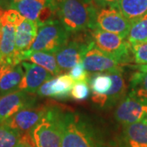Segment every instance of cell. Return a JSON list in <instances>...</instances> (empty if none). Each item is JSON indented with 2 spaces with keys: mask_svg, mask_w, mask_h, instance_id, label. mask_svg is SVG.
I'll return each mask as SVG.
<instances>
[{
  "mask_svg": "<svg viewBox=\"0 0 147 147\" xmlns=\"http://www.w3.org/2000/svg\"><path fill=\"white\" fill-rule=\"evenodd\" d=\"M61 147H110L85 116L61 109Z\"/></svg>",
  "mask_w": 147,
  "mask_h": 147,
  "instance_id": "obj_1",
  "label": "cell"
},
{
  "mask_svg": "<svg viewBox=\"0 0 147 147\" xmlns=\"http://www.w3.org/2000/svg\"><path fill=\"white\" fill-rule=\"evenodd\" d=\"M21 133L3 123H0V147H16Z\"/></svg>",
  "mask_w": 147,
  "mask_h": 147,
  "instance_id": "obj_25",
  "label": "cell"
},
{
  "mask_svg": "<svg viewBox=\"0 0 147 147\" xmlns=\"http://www.w3.org/2000/svg\"><path fill=\"white\" fill-rule=\"evenodd\" d=\"M69 74L70 75V77L72 78V79L75 83L88 82V80H89L88 74L84 67L83 62H80V63L77 64L76 65H74L73 68L69 70Z\"/></svg>",
  "mask_w": 147,
  "mask_h": 147,
  "instance_id": "obj_28",
  "label": "cell"
},
{
  "mask_svg": "<svg viewBox=\"0 0 147 147\" xmlns=\"http://www.w3.org/2000/svg\"><path fill=\"white\" fill-rule=\"evenodd\" d=\"M9 1V5L11 4V3H16L18 1H21V0H8Z\"/></svg>",
  "mask_w": 147,
  "mask_h": 147,
  "instance_id": "obj_34",
  "label": "cell"
},
{
  "mask_svg": "<svg viewBox=\"0 0 147 147\" xmlns=\"http://www.w3.org/2000/svg\"><path fill=\"white\" fill-rule=\"evenodd\" d=\"M9 8V1L8 0H0V9H8Z\"/></svg>",
  "mask_w": 147,
  "mask_h": 147,
  "instance_id": "obj_31",
  "label": "cell"
},
{
  "mask_svg": "<svg viewBox=\"0 0 147 147\" xmlns=\"http://www.w3.org/2000/svg\"><path fill=\"white\" fill-rule=\"evenodd\" d=\"M9 8L19 11L26 19L41 26L57 19L54 0H21L9 5Z\"/></svg>",
  "mask_w": 147,
  "mask_h": 147,
  "instance_id": "obj_8",
  "label": "cell"
},
{
  "mask_svg": "<svg viewBox=\"0 0 147 147\" xmlns=\"http://www.w3.org/2000/svg\"><path fill=\"white\" fill-rule=\"evenodd\" d=\"M147 115V104L127 93L119 103L115 117L122 126L142 122Z\"/></svg>",
  "mask_w": 147,
  "mask_h": 147,
  "instance_id": "obj_11",
  "label": "cell"
},
{
  "mask_svg": "<svg viewBox=\"0 0 147 147\" xmlns=\"http://www.w3.org/2000/svg\"><path fill=\"white\" fill-rule=\"evenodd\" d=\"M91 11L92 18L90 30L98 28L127 38L131 22L127 20L118 7L99 8L92 4Z\"/></svg>",
  "mask_w": 147,
  "mask_h": 147,
  "instance_id": "obj_6",
  "label": "cell"
},
{
  "mask_svg": "<svg viewBox=\"0 0 147 147\" xmlns=\"http://www.w3.org/2000/svg\"><path fill=\"white\" fill-rule=\"evenodd\" d=\"M21 65L24 69V76L18 87V90L24 91L30 94H36L42 84L53 78L52 74L33 62L25 61L21 62Z\"/></svg>",
  "mask_w": 147,
  "mask_h": 147,
  "instance_id": "obj_13",
  "label": "cell"
},
{
  "mask_svg": "<svg viewBox=\"0 0 147 147\" xmlns=\"http://www.w3.org/2000/svg\"><path fill=\"white\" fill-rule=\"evenodd\" d=\"M1 35H2V24H1V21H0V40H1Z\"/></svg>",
  "mask_w": 147,
  "mask_h": 147,
  "instance_id": "obj_35",
  "label": "cell"
},
{
  "mask_svg": "<svg viewBox=\"0 0 147 147\" xmlns=\"http://www.w3.org/2000/svg\"><path fill=\"white\" fill-rule=\"evenodd\" d=\"M86 5H91L93 3V0H81Z\"/></svg>",
  "mask_w": 147,
  "mask_h": 147,
  "instance_id": "obj_33",
  "label": "cell"
},
{
  "mask_svg": "<svg viewBox=\"0 0 147 147\" xmlns=\"http://www.w3.org/2000/svg\"><path fill=\"white\" fill-rule=\"evenodd\" d=\"M16 147H37L32 139L30 132L21 134Z\"/></svg>",
  "mask_w": 147,
  "mask_h": 147,
  "instance_id": "obj_29",
  "label": "cell"
},
{
  "mask_svg": "<svg viewBox=\"0 0 147 147\" xmlns=\"http://www.w3.org/2000/svg\"><path fill=\"white\" fill-rule=\"evenodd\" d=\"M38 26L35 21L28 19L16 26V52L15 57L17 63H21L20 57L23 53H26L31 47L38 34Z\"/></svg>",
  "mask_w": 147,
  "mask_h": 147,
  "instance_id": "obj_15",
  "label": "cell"
},
{
  "mask_svg": "<svg viewBox=\"0 0 147 147\" xmlns=\"http://www.w3.org/2000/svg\"><path fill=\"white\" fill-rule=\"evenodd\" d=\"M123 72L109 74L113 80L112 88L105 96V107H110L119 103L126 96V85L123 76Z\"/></svg>",
  "mask_w": 147,
  "mask_h": 147,
  "instance_id": "obj_22",
  "label": "cell"
},
{
  "mask_svg": "<svg viewBox=\"0 0 147 147\" xmlns=\"http://www.w3.org/2000/svg\"><path fill=\"white\" fill-rule=\"evenodd\" d=\"M61 109L50 105L41 121L30 131L37 147H61Z\"/></svg>",
  "mask_w": 147,
  "mask_h": 147,
  "instance_id": "obj_3",
  "label": "cell"
},
{
  "mask_svg": "<svg viewBox=\"0 0 147 147\" xmlns=\"http://www.w3.org/2000/svg\"><path fill=\"white\" fill-rule=\"evenodd\" d=\"M49 106L48 105H39L27 107L2 123L21 134L30 132L46 115Z\"/></svg>",
  "mask_w": 147,
  "mask_h": 147,
  "instance_id": "obj_10",
  "label": "cell"
},
{
  "mask_svg": "<svg viewBox=\"0 0 147 147\" xmlns=\"http://www.w3.org/2000/svg\"><path fill=\"white\" fill-rule=\"evenodd\" d=\"M136 68L137 69V70H138V71L147 73V65H137V66H136Z\"/></svg>",
  "mask_w": 147,
  "mask_h": 147,
  "instance_id": "obj_32",
  "label": "cell"
},
{
  "mask_svg": "<svg viewBox=\"0 0 147 147\" xmlns=\"http://www.w3.org/2000/svg\"><path fill=\"white\" fill-rule=\"evenodd\" d=\"M122 147H147V124L143 122L123 127Z\"/></svg>",
  "mask_w": 147,
  "mask_h": 147,
  "instance_id": "obj_18",
  "label": "cell"
},
{
  "mask_svg": "<svg viewBox=\"0 0 147 147\" xmlns=\"http://www.w3.org/2000/svg\"><path fill=\"white\" fill-rule=\"evenodd\" d=\"M133 61L137 65H147V42L131 45Z\"/></svg>",
  "mask_w": 147,
  "mask_h": 147,
  "instance_id": "obj_26",
  "label": "cell"
},
{
  "mask_svg": "<svg viewBox=\"0 0 147 147\" xmlns=\"http://www.w3.org/2000/svg\"><path fill=\"white\" fill-rule=\"evenodd\" d=\"M75 82L69 74H65L47 80L38 90L36 94L42 97L66 98L70 95Z\"/></svg>",
  "mask_w": 147,
  "mask_h": 147,
  "instance_id": "obj_14",
  "label": "cell"
},
{
  "mask_svg": "<svg viewBox=\"0 0 147 147\" xmlns=\"http://www.w3.org/2000/svg\"><path fill=\"white\" fill-rule=\"evenodd\" d=\"M83 64L86 70L92 73L123 72V65L118 59L100 51L95 46L92 39L84 56Z\"/></svg>",
  "mask_w": 147,
  "mask_h": 147,
  "instance_id": "obj_9",
  "label": "cell"
},
{
  "mask_svg": "<svg viewBox=\"0 0 147 147\" xmlns=\"http://www.w3.org/2000/svg\"><path fill=\"white\" fill-rule=\"evenodd\" d=\"M128 93L147 104V73L137 70L131 75Z\"/></svg>",
  "mask_w": 147,
  "mask_h": 147,
  "instance_id": "obj_23",
  "label": "cell"
},
{
  "mask_svg": "<svg viewBox=\"0 0 147 147\" xmlns=\"http://www.w3.org/2000/svg\"><path fill=\"white\" fill-rule=\"evenodd\" d=\"M21 62L29 61L30 62L36 64L51 73L53 76H57L61 72L58 66L56 55L53 53L46 52H26L20 57Z\"/></svg>",
  "mask_w": 147,
  "mask_h": 147,
  "instance_id": "obj_20",
  "label": "cell"
},
{
  "mask_svg": "<svg viewBox=\"0 0 147 147\" xmlns=\"http://www.w3.org/2000/svg\"><path fill=\"white\" fill-rule=\"evenodd\" d=\"M0 65H1V61H0Z\"/></svg>",
  "mask_w": 147,
  "mask_h": 147,
  "instance_id": "obj_37",
  "label": "cell"
},
{
  "mask_svg": "<svg viewBox=\"0 0 147 147\" xmlns=\"http://www.w3.org/2000/svg\"><path fill=\"white\" fill-rule=\"evenodd\" d=\"M69 33L57 19H53L38 26L36 38L27 52H46L56 54L70 38Z\"/></svg>",
  "mask_w": 147,
  "mask_h": 147,
  "instance_id": "obj_4",
  "label": "cell"
},
{
  "mask_svg": "<svg viewBox=\"0 0 147 147\" xmlns=\"http://www.w3.org/2000/svg\"><path fill=\"white\" fill-rule=\"evenodd\" d=\"M89 30L95 46L100 51L118 59L123 65L132 61L131 45L124 38L98 28Z\"/></svg>",
  "mask_w": 147,
  "mask_h": 147,
  "instance_id": "obj_5",
  "label": "cell"
},
{
  "mask_svg": "<svg viewBox=\"0 0 147 147\" xmlns=\"http://www.w3.org/2000/svg\"><path fill=\"white\" fill-rule=\"evenodd\" d=\"M88 84L92 92V100L95 104L105 107V96L112 88L113 80L109 74L95 73L89 77Z\"/></svg>",
  "mask_w": 147,
  "mask_h": 147,
  "instance_id": "obj_19",
  "label": "cell"
},
{
  "mask_svg": "<svg viewBox=\"0 0 147 147\" xmlns=\"http://www.w3.org/2000/svg\"><path fill=\"white\" fill-rule=\"evenodd\" d=\"M126 39L131 45L147 42V14L131 22Z\"/></svg>",
  "mask_w": 147,
  "mask_h": 147,
  "instance_id": "obj_24",
  "label": "cell"
},
{
  "mask_svg": "<svg viewBox=\"0 0 147 147\" xmlns=\"http://www.w3.org/2000/svg\"><path fill=\"white\" fill-rule=\"evenodd\" d=\"M2 24V35L0 40V61L2 64L17 65L16 52V26L0 19Z\"/></svg>",
  "mask_w": 147,
  "mask_h": 147,
  "instance_id": "obj_16",
  "label": "cell"
},
{
  "mask_svg": "<svg viewBox=\"0 0 147 147\" xmlns=\"http://www.w3.org/2000/svg\"><path fill=\"white\" fill-rule=\"evenodd\" d=\"M142 122H143V123H146V124H147V115L146 116V118H145V119H143V121H142Z\"/></svg>",
  "mask_w": 147,
  "mask_h": 147,
  "instance_id": "obj_36",
  "label": "cell"
},
{
  "mask_svg": "<svg viewBox=\"0 0 147 147\" xmlns=\"http://www.w3.org/2000/svg\"><path fill=\"white\" fill-rule=\"evenodd\" d=\"M118 8L131 23L146 15L147 0H119Z\"/></svg>",
  "mask_w": 147,
  "mask_h": 147,
  "instance_id": "obj_21",
  "label": "cell"
},
{
  "mask_svg": "<svg viewBox=\"0 0 147 147\" xmlns=\"http://www.w3.org/2000/svg\"><path fill=\"white\" fill-rule=\"evenodd\" d=\"M36 97L21 90L0 96V123L5 122L20 110L35 105Z\"/></svg>",
  "mask_w": 147,
  "mask_h": 147,
  "instance_id": "obj_12",
  "label": "cell"
},
{
  "mask_svg": "<svg viewBox=\"0 0 147 147\" xmlns=\"http://www.w3.org/2000/svg\"><path fill=\"white\" fill-rule=\"evenodd\" d=\"M57 19L70 34L88 31L91 26V5L81 0H54Z\"/></svg>",
  "mask_w": 147,
  "mask_h": 147,
  "instance_id": "obj_2",
  "label": "cell"
},
{
  "mask_svg": "<svg viewBox=\"0 0 147 147\" xmlns=\"http://www.w3.org/2000/svg\"><path fill=\"white\" fill-rule=\"evenodd\" d=\"M119 0H93V4L99 8L118 7Z\"/></svg>",
  "mask_w": 147,
  "mask_h": 147,
  "instance_id": "obj_30",
  "label": "cell"
},
{
  "mask_svg": "<svg viewBox=\"0 0 147 147\" xmlns=\"http://www.w3.org/2000/svg\"><path fill=\"white\" fill-rule=\"evenodd\" d=\"M24 76L21 63L17 65H0V96L18 90Z\"/></svg>",
  "mask_w": 147,
  "mask_h": 147,
  "instance_id": "obj_17",
  "label": "cell"
},
{
  "mask_svg": "<svg viewBox=\"0 0 147 147\" xmlns=\"http://www.w3.org/2000/svg\"><path fill=\"white\" fill-rule=\"evenodd\" d=\"M82 33L84 32L75 34L76 36L74 38H69L67 43L55 54L58 66L61 72L70 70L77 64L83 62L92 38L90 33L89 37H87Z\"/></svg>",
  "mask_w": 147,
  "mask_h": 147,
  "instance_id": "obj_7",
  "label": "cell"
},
{
  "mask_svg": "<svg viewBox=\"0 0 147 147\" xmlns=\"http://www.w3.org/2000/svg\"><path fill=\"white\" fill-rule=\"evenodd\" d=\"M90 89L88 82H78L74 85L70 96L76 100H83L88 98Z\"/></svg>",
  "mask_w": 147,
  "mask_h": 147,
  "instance_id": "obj_27",
  "label": "cell"
}]
</instances>
